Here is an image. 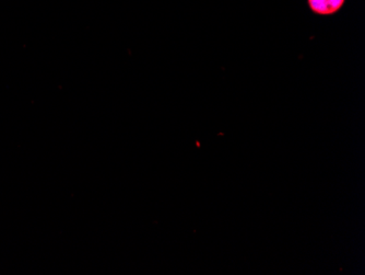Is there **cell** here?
<instances>
[{
  "instance_id": "cell-1",
  "label": "cell",
  "mask_w": 365,
  "mask_h": 275,
  "mask_svg": "<svg viewBox=\"0 0 365 275\" xmlns=\"http://www.w3.org/2000/svg\"><path fill=\"white\" fill-rule=\"evenodd\" d=\"M310 7L316 14H335L344 6V0H308Z\"/></svg>"
}]
</instances>
